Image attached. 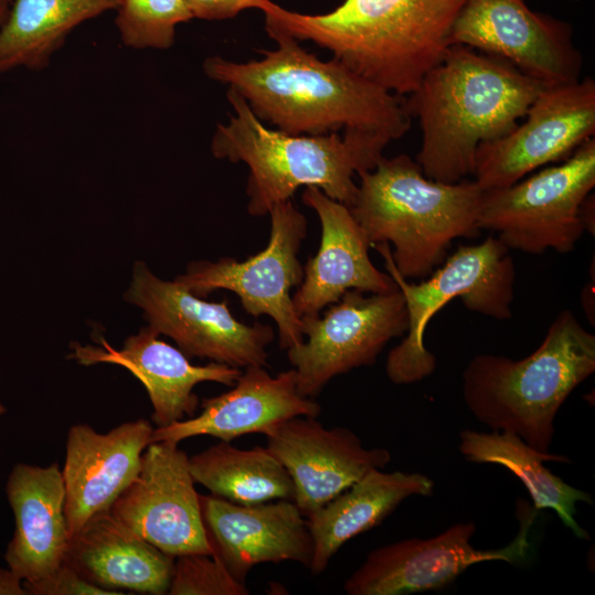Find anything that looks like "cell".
Returning <instances> with one entry per match:
<instances>
[{
  "label": "cell",
  "instance_id": "cell-1",
  "mask_svg": "<svg viewBox=\"0 0 595 595\" xmlns=\"http://www.w3.org/2000/svg\"><path fill=\"white\" fill-rule=\"evenodd\" d=\"M274 50L260 60L232 62L207 57L205 75L241 95L262 121L289 134L363 130L390 141L402 138L412 117L403 96L363 77L339 61H322L298 40L268 33Z\"/></svg>",
  "mask_w": 595,
  "mask_h": 595
},
{
  "label": "cell",
  "instance_id": "cell-2",
  "mask_svg": "<svg viewBox=\"0 0 595 595\" xmlns=\"http://www.w3.org/2000/svg\"><path fill=\"white\" fill-rule=\"evenodd\" d=\"M464 0H344L322 14L272 2L261 10L268 33L311 41L363 77L410 95L445 56Z\"/></svg>",
  "mask_w": 595,
  "mask_h": 595
},
{
  "label": "cell",
  "instance_id": "cell-3",
  "mask_svg": "<svg viewBox=\"0 0 595 595\" xmlns=\"http://www.w3.org/2000/svg\"><path fill=\"white\" fill-rule=\"evenodd\" d=\"M544 86L500 57L450 46L404 98L422 131L423 174L443 183L473 175L478 147L510 132Z\"/></svg>",
  "mask_w": 595,
  "mask_h": 595
},
{
  "label": "cell",
  "instance_id": "cell-4",
  "mask_svg": "<svg viewBox=\"0 0 595 595\" xmlns=\"http://www.w3.org/2000/svg\"><path fill=\"white\" fill-rule=\"evenodd\" d=\"M227 99L234 113L227 123L217 125L210 151L216 159L248 165L251 216L269 214L301 186H315L350 206L357 193L355 174L372 170L390 142L381 134L355 129L343 134H289L264 126L235 89L228 87Z\"/></svg>",
  "mask_w": 595,
  "mask_h": 595
},
{
  "label": "cell",
  "instance_id": "cell-5",
  "mask_svg": "<svg viewBox=\"0 0 595 595\" xmlns=\"http://www.w3.org/2000/svg\"><path fill=\"white\" fill-rule=\"evenodd\" d=\"M358 175L355 199L347 207L370 246H393L392 260L405 279L428 278L455 239L480 234L484 190L475 181L431 180L407 154L382 156L372 170Z\"/></svg>",
  "mask_w": 595,
  "mask_h": 595
},
{
  "label": "cell",
  "instance_id": "cell-6",
  "mask_svg": "<svg viewBox=\"0 0 595 595\" xmlns=\"http://www.w3.org/2000/svg\"><path fill=\"white\" fill-rule=\"evenodd\" d=\"M594 370L595 335L564 310L527 357L474 356L463 372V399L493 431L512 432L532 448L550 453L560 408Z\"/></svg>",
  "mask_w": 595,
  "mask_h": 595
},
{
  "label": "cell",
  "instance_id": "cell-7",
  "mask_svg": "<svg viewBox=\"0 0 595 595\" xmlns=\"http://www.w3.org/2000/svg\"><path fill=\"white\" fill-rule=\"evenodd\" d=\"M403 295L408 329L403 340L387 357L386 372L397 385L420 381L430 376L435 357L424 345L430 320L447 302L461 298L465 307L498 321L512 316L516 269L506 247L489 236L473 246H461L425 279L411 283L397 270L387 242L372 245Z\"/></svg>",
  "mask_w": 595,
  "mask_h": 595
},
{
  "label": "cell",
  "instance_id": "cell-8",
  "mask_svg": "<svg viewBox=\"0 0 595 595\" xmlns=\"http://www.w3.org/2000/svg\"><path fill=\"white\" fill-rule=\"evenodd\" d=\"M594 186L593 137L559 164L484 191L478 227L496 232L509 249L529 255L571 252L585 231L581 207Z\"/></svg>",
  "mask_w": 595,
  "mask_h": 595
},
{
  "label": "cell",
  "instance_id": "cell-9",
  "mask_svg": "<svg viewBox=\"0 0 595 595\" xmlns=\"http://www.w3.org/2000/svg\"><path fill=\"white\" fill-rule=\"evenodd\" d=\"M269 215L270 237L263 250L244 261L224 257L190 262L175 281L199 298L219 289L234 292L248 314L274 321L279 345L286 350L304 340L302 318L290 292L304 275L299 252L307 220L291 199L275 204Z\"/></svg>",
  "mask_w": 595,
  "mask_h": 595
},
{
  "label": "cell",
  "instance_id": "cell-10",
  "mask_svg": "<svg viewBox=\"0 0 595 595\" xmlns=\"http://www.w3.org/2000/svg\"><path fill=\"white\" fill-rule=\"evenodd\" d=\"M323 316H302L303 336L286 355L301 396L314 399L336 376L372 365L386 345L408 329L399 289L388 293L349 290Z\"/></svg>",
  "mask_w": 595,
  "mask_h": 595
},
{
  "label": "cell",
  "instance_id": "cell-11",
  "mask_svg": "<svg viewBox=\"0 0 595 595\" xmlns=\"http://www.w3.org/2000/svg\"><path fill=\"white\" fill-rule=\"evenodd\" d=\"M125 300L143 310L159 334L171 337L188 358H207L235 368L267 366L272 326L238 321L227 300L208 302L185 286L162 280L142 261L133 266Z\"/></svg>",
  "mask_w": 595,
  "mask_h": 595
},
{
  "label": "cell",
  "instance_id": "cell-12",
  "mask_svg": "<svg viewBox=\"0 0 595 595\" xmlns=\"http://www.w3.org/2000/svg\"><path fill=\"white\" fill-rule=\"evenodd\" d=\"M538 511L526 501L517 502L519 530L504 548L479 550L470 539L474 522H461L429 539L409 538L372 550L346 580L348 595H404L443 588L469 566L484 561L509 564L526 559L529 532Z\"/></svg>",
  "mask_w": 595,
  "mask_h": 595
},
{
  "label": "cell",
  "instance_id": "cell-13",
  "mask_svg": "<svg viewBox=\"0 0 595 595\" xmlns=\"http://www.w3.org/2000/svg\"><path fill=\"white\" fill-rule=\"evenodd\" d=\"M524 120L475 154V182L482 190L501 188L537 169L569 158L595 133V82L591 77L544 86Z\"/></svg>",
  "mask_w": 595,
  "mask_h": 595
},
{
  "label": "cell",
  "instance_id": "cell-14",
  "mask_svg": "<svg viewBox=\"0 0 595 595\" xmlns=\"http://www.w3.org/2000/svg\"><path fill=\"white\" fill-rule=\"evenodd\" d=\"M451 44L500 57L547 86L581 79L583 56L572 25L524 0H464Z\"/></svg>",
  "mask_w": 595,
  "mask_h": 595
},
{
  "label": "cell",
  "instance_id": "cell-15",
  "mask_svg": "<svg viewBox=\"0 0 595 595\" xmlns=\"http://www.w3.org/2000/svg\"><path fill=\"white\" fill-rule=\"evenodd\" d=\"M178 443L152 442L144 450L132 482L112 502L110 512L164 553L213 554L199 494Z\"/></svg>",
  "mask_w": 595,
  "mask_h": 595
},
{
  "label": "cell",
  "instance_id": "cell-16",
  "mask_svg": "<svg viewBox=\"0 0 595 595\" xmlns=\"http://www.w3.org/2000/svg\"><path fill=\"white\" fill-rule=\"evenodd\" d=\"M264 435L266 447L291 477L293 501L305 518L391 461L388 450L365 447L351 430L325 428L312 416L284 420Z\"/></svg>",
  "mask_w": 595,
  "mask_h": 595
},
{
  "label": "cell",
  "instance_id": "cell-17",
  "mask_svg": "<svg viewBox=\"0 0 595 595\" xmlns=\"http://www.w3.org/2000/svg\"><path fill=\"white\" fill-rule=\"evenodd\" d=\"M202 519L213 556L240 583L263 563L293 561L310 567L313 539L293 500L240 505L199 495Z\"/></svg>",
  "mask_w": 595,
  "mask_h": 595
},
{
  "label": "cell",
  "instance_id": "cell-18",
  "mask_svg": "<svg viewBox=\"0 0 595 595\" xmlns=\"http://www.w3.org/2000/svg\"><path fill=\"white\" fill-rule=\"evenodd\" d=\"M153 430L144 419L123 422L106 433L86 423L69 428L61 469L69 536L94 515L108 510L132 482Z\"/></svg>",
  "mask_w": 595,
  "mask_h": 595
},
{
  "label": "cell",
  "instance_id": "cell-19",
  "mask_svg": "<svg viewBox=\"0 0 595 595\" xmlns=\"http://www.w3.org/2000/svg\"><path fill=\"white\" fill-rule=\"evenodd\" d=\"M159 335L148 325L130 335L121 349H115L102 337L101 347L74 343L71 357L82 365L109 363L128 369L148 392L153 424L164 428L195 414L199 400L193 390L197 383L213 381L231 387L242 370L215 361L193 365L181 349Z\"/></svg>",
  "mask_w": 595,
  "mask_h": 595
},
{
  "label": "cell",
  "instance_id": "cell-20",
  "mask_svg": "<svg viewBox=\"0 0 595 595\" xmlns=\"http://www.w3.org/2000/svg\"><path fill=\"white\" fill-rule=\"evenodd\" d=\"M302 202L317 214L322 232L318 250L305 264L292 295L300 317L320 314L349 290L388 293L398 289L389 273L371 262L370 242L345 204L315 186L305 187Z\"/></svg>",
  "mask_w": 595,
  "mask_h": 595
},
{
  "label": "cell",
  "instance_id": "cell-21",
  "mask_svg": "<svg viewBox=\"0 0 595 595\" xmlns=\"http://www.w3.org/2000/svg\"><path fill=\"white\" fill-rule=\"evenodd\" d=\"M201 407L198 415L154 428L152 442L180 443L198 435L231 442L246 434H266L284 420L317 418L321 412L318 402L298 391L294 369L271 376L263 366L245 368L228 391L203 399Z\"/></svg>",
  "mask_w": 595,
  "mask_h": 595
},
{
  "label": "cell",
  "instance_id": "cell-22",
  "mask_svg": "<svg viewBox=\"0 0 595 595\" xmlns=\"http://www.w3.org/2000/svg\"><path fill=\"white\" fill-rule=\"evenodd\" d=\"M6 490L15 530L4 560L23 584L35 583L63 563L69 540L62 470L55 463L18 464Z\"/></svg>",
  "mask_w": 595,
  "mask_h": 595
},
{
  "label": "cell",
  "instance_id": "cell-23",
  "mask_svg": "<svg viewBox=\"0 0 595 595\" xmlns=\"http://www.w3.org/2000/svg\"><path fill=\"white\" fill-rule=\"evenodd\" d=\"M64 561L90 583L115 592L167 594L174 558L145 541L110 510L69 536Z\"/></svg>",
  "mask_w": 595,
  "mask_h": 595
},
{
  "label": "cell",
  "instance_id": "cell-24",
  "mask_svg": "<svg viewBox=\"0 0 595 595\" xmlns=\"http://www.w3.org/2000/svg\"><path fill=\"white\" fill-rule=\"evenodd\" d=\"M433 487L420 473L370 470L306 517L314 547L311 572H324L347 541L380 524L404 499L432 495Z\"/></svg>",
  "mask_w": 595,
  "mask_h": 595
},
{
  "label": "cell",
  "instance_id": "cell-25",
  "mask_svg": "<svg viewBox=\"0 0 595 595\" xmlns=\"http://www.w3.org/2000/svg\"><path fill=\"white\" fill-rule=\"evenodd\" d=\"M459 452L474 463H490L510 470L520 479L533 502V509L555 511L562 523L578 539L588 540V533L575 519L576 505H593L591 494L573 487L552 474L547 462L570 463L563 455L541 453L512 432H478L464 430L459 434Z\"/></svg>",
  "mask_w": 595,
  "mask_h": 595
},
{
  "label": "cell",
  "instance_id": "cell-26",
  "mask_svg": "<svg viewBox=\"0 0 595 595\" xmlns=\"http://www.w3.org/2000/svg\"><path fill=\"white\" fill-rule=\"evenodd\" d=\"M119 0H12L0 28V76L19 67L40 71L79 24Z\"/></svg>",
  "mask_w": 595,
  "mask_h": 595
},
{
  "label": "cell",
  "instance_id": "cell-27",
  "mask_svg": "<svg viewBox=\"0 0 595 595\" xmlns=\"http://www.w3.org/2000/svg\"><path fill=\"white\" fill-rule=\"evenodd\" d=\"M188 467L195 483L210 495L235 504L257 505L294 497L290 475L267 447L245 450L220 441L188 457Z\"/></svg>",
  "mask_w": 595,
  "mask_h": 595
},
{
  "label": "cell",
  "instance_id": "cell-28",
  "mask_svg": "<svg viewBox=\"0 0 595 595\" xmlns=\"http://www.w3.org/2000/svg\"><path fill=\"white\" fill-rule=\"evenodd\" d=\"M115 23L121 42L134 50H167L178 24L193 18L186 0H119Z\"/></svg>",
  "mask_w": 595,
  "mask_h": 595
},
{
  "label": "cell",
  "instance_id": "cell-29",
  "mask_svg": "<svg viewBox=\"0 0 595 595\" xmlns=\"http://www.w3.org/2000/svg\"><path fill=\"white\" fill-rule=\"evenodd\" d=\"M238 582L213 555L188 553L174 558L167 594L170 595H247Z\"/></svg>",
  "mask_w": 595,
  "mask_h": 595
},
{
  "label": "cell",
  "instance_id": "cell-30",
  "mask_svg": "<svg viewBox=\"0 0 595 595\" xmlns=\"http://www.w3.org/2000/svg\"><path fill=\"white\" fill-rule=\"evenodd\" d=\"M23 586L30 595H117L90 583L65 561L44 578Z\"/></svg>",
  "mask_w": 595,
  "mask_h": 595
},
{
  "label": "cell",
  "instance_id": "cell-31",
  "mask_svg": "<svg viewBox=\"0 0 595 595\" xmlns=\"http://www.w3.org/2000/svg\"><path fill=\"white\" fill-rule=\"evenodd\" d=\"M270 0H186L193 18L226 20L247 9L262 10Z\"/></svg>",
  "mask_w": 595,
  "mask_h": 595
},
{
  "label": "cell",
  "instance_id": "cell-32",
  "mask_svg": "<svg viewBox=\"0 0 595 595\" xmlns=\"http://www.w3.org/2000/svg\"><path fill=\"white\" fill-rule=\"evenodd\" d=\"M0 594L6 595H25L26 591L23 581L10 569H0Z\"/></svg>",
  "mask_w": 595,
  "mask_h": 595
},
{
  "label": "cell",
  "instance_id": "cell-33",
  "mask_svg": "<svg viewBox=\"0 0 595 595\" xmlns=\"http://www.w3.org/2000/svg\"><path fill=\"white\" fill-rule=\"evenodd\" d=\"M581 217L585 227V231L594 235V195L589 194L583 202L581 207Z\"/></svg>",
  "mask_w": 595,
  "mask_h": 595
},
{
  "label": "cell",
  "instance_id": "cell-34",
  "mask_svg": "<svg viewBox=\"0 0 595 595\" xmlns=\"http://www.w3.org/2000/svg\"><path fill=\"white\" fill-rule=\"evenodd\" d=\"M11 1L12 0H0V28L4 23L7 17H8L10 6H11Z\"/></svg>",
  "mask_w": 595,
  "mask_h": 595
}]
</instances>
